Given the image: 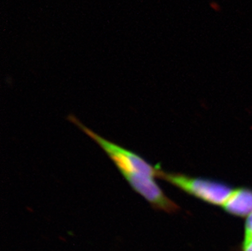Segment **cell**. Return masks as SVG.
Returning <instances> with one entry per match:
<instances>
[{
  "label": "cell",
  "mask_w": 252,
  "mask_h": 251,
  "mask_svg": "<svg viewBox=\"0 0 252 251\" xmlns=\"http://www.w3.org/2000/svg\"><path fill=\"white\" fill-rule=\"evenodd\" d=\"M68 119L74 125L80 128L92 140L100 145V148L114 161L123 176L145 175L152 177H157L158 172L160 169L158 166H153L152 165L148 163L145 159L133 152L125 150L124 148L110 142L105 138L101 137L100 135H97L93 130L87 127L79 121V119L73 115H69Z\"/></svg>",
  "instance_id": "cell-1"
},
{
  "label": "cell",
  "mask_w": 252,
  "mask_h": 251,
  "mask_svg": "<svg viewBox=\"0 0 252 251\" xmlns=\"http://www.w3.org/2000/svg\"><path fill=\"white\" fill-rule=\"evenodd\" d=\"M157 177L170 183L196 198L221 207L233 191V188L221 183L191 177L183 174L168 173L161 171L160 169L158 172Z\"/></svg>",
  "instance_id": "cell-2"
},
{
  "label": "cell",
  "mask_w": 252,
  "mask_h": 251,
  "mask_svg": "<svg viewBox=\"0 0 252 251\" xmlns=\"http://www.w3.org/2000/svg\"><path fill=\"white\" fill-rule=\"evenodd\" d=\"M124 178L136 192L158 211L175 213L180 210L178 205L165 195L155 182V177L145 175H126Z\"/></svg>",
  "instance_id": "cell-3"
},
{
  "label": "cell",
  "mask_w": 252,
  "mask_h": 251,
  "mask_svg": "<svg viewBox=\"0 0 252 251\" xmlns=\"http://www.w3.org/2000/svg\"><path fill=\"white\" fill-rule=\"evenodd\" d=\"M222 208L233 216L248 217L252 213V190L248 188L233 189Z\"/></svg>",
  "instance_id": "cell-4"
},
{
  "label": "cell",
  "mask_w": 252,
  "mask_h": 251,
  "mask_svg": "<svg viewBox=\"0 0 252 251\" xmlns=\"http://www.w3.org/2000/svg\"><path fill=\"white\" fill-rule=\"evenodd\" d=\"M252 244V213L248 216L246 221L244 239L243 242V251H246Z\"/></svg>",
  "instance_id": "cell-5"
},
{
  "label": "cell",
  "mask_w": 252,
  "mask_h": 251,
  "mask_svg": "<svg viewBox=\"0 0 252 251\" xmlns=\"http://www.w3.org/2000/svg\"><path fill=\"white\" fill-rule=\"evenodd\" d=\"M209 6L216 12H221V7L219 4V2H216V1H212V2H210Z\"/></svg>",
  "instance_id": "cell-6"
}]
</instances>
